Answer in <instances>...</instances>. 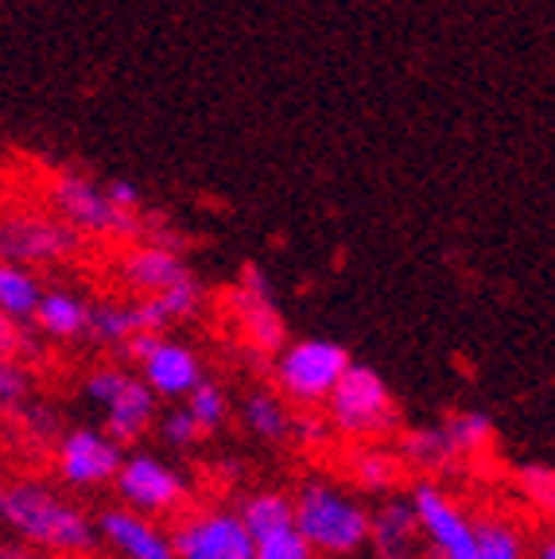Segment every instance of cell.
Returning a JSON list of instances; mask_svg holds the SVG:
<instances>
[{
  "label": "cell",
  "mask_w": 555,
  "mask_h": 559,
  "mask_svg": "<svg viewBox=\"0 0 555 559\" xmlns=\"http://www.w3.org/2000/svg\"><path fill=\"white\" fill-rule=\"evenodd\" d=\"M90 314H94V304H86L82 296L67 288H51L35 311V326L47 334V338H86L90 334Z\"/></svg>",
  "instance_id": "18"
},
{
  "label": "cell",
  "mask_w": 555,
  "mask_h": 559,
  "mask_svg": "<svg viewBox=\"0 0 555 559\" xmlns=\"http://www.w3.org/2000/svg\"><path fill=\"white\" fill-rule=\"evenodd\" d=\"M536 559H555V533L547 536V540H540V548H536Z\"/></svg>",
  "instance_id": "36"
},
{
  "label": "cell",
  "mask_w": 555,
  "mask_h": 559,
  "mask_svg": "<svg viewBox=\"0 0 555 559\" xmlns=\"http://www.w3.org/2000/svg\"><path fill=\"white\" fill-rule=\"evenodd\" d=\"M354 366L350 361V349L342 342L330 338H304V342H287L276 354V384L287 401L304 404H327L330 393L339 389V381L346 377V369Z\"/></svg>",
  "instance_id": "5"
},
{
  "label": "cell",
  "mask_w": 555,
  "mask_h": 559,
  "mask_svg": "<svg viewBox=\"0 0 555 559\" xmlns=\"http://www.w3.org/2000/svg\"><path fill=\"white\" fill-rule=\"evenodd\" d=\"M257 559H319V551L299 533V524H292V528H280V533L257 540Z\"/></svg>",
  "instance_id": "28"
},
{
  "label": "cell",
  "mask_w": 555,
  "mask_h": 559,
  "mask_svg": "<svg viewBox=\"0 0 555 559\" xmlns=\"http://www.w3.org/2000/svg\"><path fill=\"white\" fill-rule=\"evenodd\" d=\"M20 319H9V314H0V354L4 358H20V354H27L32 349V334L20 331Z\"/></svg>",
  "instance_id": "33"
},
{
  "label": "cell",
  "mask_w": 555,
  "mask_h": 559,
  "mask_svg": "<svg viewBox=\"0 0 555 559\" xmlns=\"http://www.w3.org/2000/svg\"><path fill=\"white\" fill-rule=\"evenodd\" d=\"M229 314H234L245 346L261 349V354H280V349L287 346L284 314H280L276 296H272V284H269V276H264L261 264H245L241 269L234 296H229Z\"/></svg>",
  "instance_id": "10"
},
{
  "label": "cell",
  "mask_w": 555,
  "mask_h": 559,
  "mask_svg": "<svg viewBox=\"0 0 555 559\" xmlns=\"http://www.w3.org/2000/svg\"><path fill=\"white\" fill-rule=\"evenodd\" d=\"M172 536L179 559H257L249 524L241 521V513H226V509H202L182 516Z\"/></svg>",
  "instance_id": "9"
},
{
  "label": "cell",
  "mask_w": 555,
  "mask_h": 559,
  "mask_svg": "<svg viewBox=\"0 0 555 559\" xmlns=\"http://www.w3.org/2000/svg\"><path fill=\"white\" fill-rule=\"evenodd\" d=\"M424 548L427 536L412 498H385L374 509V533H369L374 559H424Z\"/></svg>",
  "instance_id": "15"
},
{
  "label": "cell",
  "mask_w": 555,
  "mask_h": 559,
  "mask_svg": "<svg viewBox=\"0 0 555 559\" xmlns=\"http://www.w3.org/2000/svg\"><path fill=\"white\" fill-rule=\"evenodd\" d=\"M194 272L187 269L182 253L175 249H164L156 241H140L132 249H125L121 261H117V280L125 284V292H132L137 299H152V296H164L167 288L182 284V280H191Z\"/></svg>",
  "instance_id": "13"
},
{
  "label": "cell",
  "mask_w": 555,
  "mask_h": 559,
  "mask_svg": "<svg viewBox=\"0 0 555 559\" xmlns=\"http://www.w3.org/2000/svg\"><path fill=\"white\" fill-rule=\"evenodd\" d=\"M416 516L424 524L427 548L435 559H482L477 556V524L435 478H420L409 489Z\"/></svg>",
  "instance_id": "7"
},
{
  "label": "cell",
  "mask_w": 555,
  "mask_h": 559,
  "mask_svg": "<svg viewBox=\"0 0 555 559\" xmlns=\"http://www.w3.org/2000/svg\"><path fill=\"white\" fill-rule=\"evenodd\" d=\"M125 443H117L105 428H70L55 447V471L70 489H94L114 481L125 466Z\"/></svg>",
  "instance_id": "11"
},
{
  "label": "cell",
  "mask_w": 555,
  "mask_h": 559,
  "mask_svg": "<svg viewBox=\"0 0 555 559\" xmlns=\"http://www.w3.org/2000/svg\"><path fill=\"white\" fill-rule=\"evenodd\" d=\"M517 489H521V498L536 509V516H544L555 528V466H544V463L521 466V471H517Z\"/></svg>",
  "instance_id": "25"
},
{
  "label": "cell",
  "mask_w": 555,
  "mask_h": 559,
  "mask_svg": "<svg viewBox=\"0 0 555 559\" xmlns=\"http://www.w3.org/2000/svg\"><path fill=\"white\" fill-rule=\"evenodd\" d=\"M477 524V556L482 559H529L521 528L505 516H474Z\"/></svg>",
  "instance_id": "24"
},
{
  "label": "cell",
  "mask_w": 555,
  "mask_h": 559,
  "mask_svg": "<svg viewBox=\"0 0 555 559\" xmlns=\"http://www.w3.org/2000/svg\"><path fill=\"white\" fill-rule=\"evenodd\" d=\"M20 419H24V431H35L39 439H55V436H59V416H55L51 408H44V404L27 401L24 412H20Z\"/></svg>",
  "instance_id": "32"
},
{
  "label": "cell",
  "mask_w": 555,
  "mask_h": 559,
  "mask_svg": "<svg viewBox=\"0 0 555 559\" xmlns=\"http://www.w3.org/2000/svg\"><path fill=\"white\" fill-rule=\"evenodd\" d=\"M86 237L62 222L51 206L47 210H12L0 226V253L12 264H59L79 253Z\"/></svg>",
  "instance_id": "6"
},
{
  "label": "cell",
  "mask_w": 555,
  "mask_h": 559,
  "mask_svg": "<svg viewBox=\"0 0 555 559\" xmlns=\"http://www.w3.org/2000/svg\"><path fill=\"white\" fill-rule=\"evenodd\" d=\"M129 369H121V366H102V369H94V373L82 381V393H86V401H94L97 408H109V404L117 401V393L125 389V381H129Z\"/></svg>",
  "instance_id": "30"
},
{
  "label": "cell",
  "mask_w": 555,
  "mask_h": 559,
  "mask_svg": "<svg viewBox=\"0 0 555 559\" xmlns=\"http://www.w3.org/2000/svg\"><path fill=\"white\" fill-rule=\"evenodd\" d=\"M152 424H160V393L140 373H132L117 401L105 408V431L117 443H137Z\"/></svg>",
  "instance_id": "17"
},
{
  "label": "cell",
  "mask_w": 555,
  "mask_h": 559,
  "mask_svg": "<svg viewBox=\"0 0 555 559\" xmlns=\"http://www.w3.org/2000/svg\"><path fill=\"white\" fill-rule=\"evenodd\" d=\"M160 439H164L167 447H194L206 431H202V424L194 419V412L187 408V404H175V408H167L164 416H160Z\"/></svg>",
  "instance_id": "29"
},
{
  "label": "cell",
  "mask_w": 555,
  "mask_h": 559,
  "mask_svg": "<svg viewBox=\"0 0 555 559\" xmlns=\"http://www.w3.org/2000/svg\"><path fill=\"white\" fill-rule=\"evenodd\" d=\"M27 393H32V373H27V366H20L16 358H4V366H0V404H4V412L24 408Z\"/></svg>",
  "instance_id": "31"
},
{
  "label": "cell",
  "mask_w": 555,
  "mask_h": 559,
  "mask_svg": "<svg viewBox=\"0 0 555 559\" xmlns=\"http://www.w3.org/2000/svg\"><path fill=\"white\" fill-rule=\"evenodd\" d=\"M0 559H51V551H39V548H32V544H24V540H12V544H4Z\"/></svg>",
  "instance_id": "35"
},
{
  "label": "cell",
  "mask_w": 555,
  "mask_h": 559,
  "mask_svg": "<svg viewBox=\"0 0 555 559\" xmlns=\"http://www.w3.org/2000/svg\"><path fill=\"white\" fill-rule=\"evenodd\" d=\"M140 377L156 389L160 401H187V396L206 381L199 354H194L187 342H175V338H167V334L152 346V354L140 361Z\"/></svg>",
  "instance_id": "14"
},
{
  "label": "cell",
  "mask_w": 555,
  "mask_h": 559,
  "mask_svg": "<svg viewBox=\"0 0 555 559\" xmlns=\"http://www.w3.org/2000/svg\"><path fill=\"white\" fill-rule=\"evenodd\" d=\"M0 521L16 540L51 556H94L102 533L86 509L67 501L39 478H16L0 489Z\"/></svg>",
  "instance_id": "1"
},
{
  "label": "cell",
  "mask_w": 555,
  "mask_h": 559,
  "mask_svg": "<svg viewBox=\"0 0 555 559\" xmlns=\"http://www.w3.org/2000/svg\"><path fill=\"white\" fill-rule=\"evenodd\" d=\"M105 187H109V194H114V202L121 210H132V214H140V210H144V194H140L129 179H114V183H105Z\"/></svg>",
  "instance_id": "34"
},
{
  "label": "cell",
  "mask_w": 555,
  "mask_h": 559,
  "mask_svg": "<svg viewBox=\"0 0 555 559\" xmlns=\"http://www.w3.org/2000/svg\"><path fill=\"white\" fill-rule=\"evenodd\" d=\"M442 431H447V443H451L454 459H474V454L489 451V443H494V419L486 416V412H451L447 419H439Z\"/></svg>",
  "instance_id": "23"
},
{
  "label": "cell",
  "mask_w": 555,
  "mask_h": 559,
  "mask_svg": "<svg viewBox=\"0 0 555 559\" xmlns=\"http://www.w3.org/2000/svg\"><path fill=\"white\" fill-rule=\"evenodd\" d=\"M114 489L121 506L137 509V513H147V516H167V513H179L191 486L182 478L175 466H167L164 459L147 451H132L125 459V466L117 471L114 478Z\"/></svg>",
  "instance_id": "8"
},
{
  "label": "cell",
  "mask_w": 555,
  "mask_h": 559,
  "mask_svg": "<svg viewBox=\"0 0 555 559\" xmlns=\"http://www.w3.org/2000/svg\"><path fill=\"white\" fill-rule=\"evenodd\" d=\"M202 299H206V292H202V284L191 276V280H182V284H175V288H167L164 296H152V304H156L160 319L172 326V323L194 319V314L202 311Z\"/></svg>",
  "instance_id": "26"
},
{
  "label": "cell",
  "mask_w": 555,
  "mask_h": 559,
  "mask_svg": "<svg viewBox=\"0 0 555 559\" xmlns=\"http://www.w3.org/2000/svg\"><path fill=\"white\" fill-rule=\"evenodd\" d=\"M47 206L59 214L62 222L79 229L82 237H109V241H144L147 218L144 214H132L121 210L109 194V187L90 179L82 171H62L51 175L47 183Z\"/></svg>",
  "instance_id": "3"
},
{
  "label": "cell",
  "mask_w": 555,
  "mask_h": 559,
  "mask_svg": "<svg viewBox=\"0 0 555 559\" xmlns=\"http://www.w3.org/2000/svg\"><path fill=\"white\" fill-rule=\"evenodd\" d=\"M241 521L249 524L252 540H264V536L280 533V528H292L295 524V493L284 489H261L252 498L241 501Z\"/></svg>",
  "instance_id": "22"
},
{
  "label": "cell",
  "mask_w": 555,
  "mask_h": 559,
  "mask_svg": "<svg viewBox=\"0 0 555 559\" xmlns=\"http://www.w3.org/2000/svg\"><path fill=\"white\" fill-rule=\"evenodd\" d=\"M327 424L330 431H339V436L354 439V443H374V439H385L389 431H397V401H392L381 373L354 361L339 381V389L330 393Z\"/></svg>",
  "instance_id": "4"
},
{
  "label": "cell",
  "mask_w": 555,
  "mask_h": 559,
  "mask_svg": "<svg viewBox=\"0 0 555 559\" xmlns=\"http://www.w3.org/2000/svg\"><path fill=\"white\" fill-rule=\"evenodd\" d=\"M409 463L400 459V451H385V447L365 443L350 454V478L362 493H377V498H389L392 489L400 486Z\"/></svg>",
  "instance_id": "19"
},
{
  "label": "cell",
  "mask_w": 555,
  "mask_h": 559,
  "mask_svg": "<svg viewBox=\"0 0 555 559\" xmlns=\"http://www.w3.org/2000/svg\"><path fill=\"white\" fill-rule=\"evenodd\" d=\"M44 296L47 288L39 284L35 269L4 261V269H0V314L20 319V323H35V311H39Z\"/></svg>",
  "instance_id": "20"
},
{
  "label": "cell",
  "mask_w": 555,
  "mask_h": 559,
  "mask_svg": "<svg viewBox=\"0 0 555 559\" xmlns=\"http://www.w3.org/2000/svg\"><path fill=\"white\" fill-rule=\"evenodd\" d=\"M295 524L327 559H350L369 548L374 509L334 481H304L295 489Z\"/></svg>",
  "instance_id": "2"
},
{
  "label": "cell",
  "mask_w": 555,
  "mask_h": 559,
  "mask_svg": "<svg viewBox=\"0 0 555 559\" xmlns=\"http://www.w3.org/2000/svg\"><path fill=\"white\" fill-rule=\"evenodd\" d=\"M241 419H245V428H249V436L264 439V443H284L295 428V419H292V412H287L284 396L269 393V389H257V393L245 396Z\"/></svg>",
  "instance_id": "21"
},
{
  "label": "cell",
  "mask_w": 555,
  "mask_h": 559,
  "mask_svg": "<svg viewBox=\"0 0 555 559\" xmlns=\"http://www.w3.org/2000/svg\"><path fill=\"white\" fill-rule=\"evenodd\" d=\"M182 404L194 412V419L202 424V431H206V436H214V431L229 419V396L217 381H202Z\"/></svg>",
  "instance_id": "27"
},
{
  "label": "cell",
  "mask_w": 555,
  "mask_h": 559,
  "mask_svg": "<svg viewBox=\"0 0 555 559\" xmlns=\"http://www.w3.org/2000/svg\"><path fill=\"white\" fill-rule=\"evenodd\" d=\"M97 533L105 548H114L121 559H179L175 536L156 516L137 513L129 506H109L97 513Z\"/></svg>",
  "instance_id": "12"
},
{
  "label": "cell",
  "mask_w": 555,
  "mask_h": 559,
  "mask_svg": "<svg viewBox=\"0 0 555 559\" xmlns=\"http://www.w3.org/2000/svg\"><path fill=\"white\" fill-rule=\"evenodd\" d=\"M167 323L160 319L152 299H132V304H117V299H102L94 304L90 314V342L97 346H129L140 334H164Z\"/></svg>",
  "instance_id": "16"
}]
</instances>
